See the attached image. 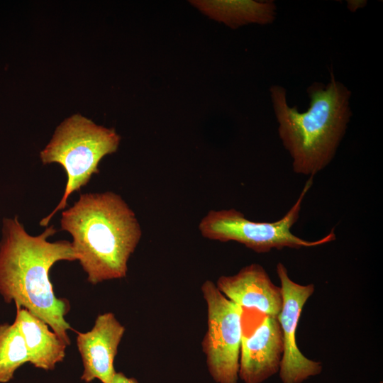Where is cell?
Segmentation results:
<instances>
[{
    "instance_id": "obj_1",
    "label": "cell",
    "mask_w": 383,
    "mask_h": 383,
    "mask_svg": "<svg viewBox=\"0 0 383 383\" xmlns=\"http://www.w3.org/2000/svg\"><path fill=\"white\" fill-rule=\"evenodd\" d=\"M57 230L50 226L38 235H30L18 217L4 218L0 240V295L6 303L26 309L38 317L67 345L72 330L65 316L69 301L55 296L50 270L61 260H77L72 243L50 242Z\"/></svg>"
},
{
    "instance_id": "obj_2",
    "label": "cell",
    "mask_w": 383,
    "mask_h": 383,
    "mask_svg": "<svg viewBox=\"0 0 383 383\" xmlns=\"http://www.w3.org/2000/svg\"><path fill=\"white\" fill-rule=\"evenodd\" d=\"M61 229L72 236L77 260L92 284L126 276L142 237L134 211L113 192L81 194L62 211Z\"/></svg>"
},
{
    "instance_id": "obj_3",
    "label": "cell",
    "mask_w": 383,
    "mask_h": 383,
    "mask_svg": "<svg viewBox=\"0 0 383 383\" xmlns=\"http://www.w3.org/2000/svg\"><path fill=\"white\" fill-rule=\"evenodd\" d=\"M270 91L279 136L294 172L313 177L331 162L345 133L352 115L351 92L331 72L326 86L314 82L309 87V107L300 113L288 105L284 87L273 85Z\"/></svg>"
},
{
    "instance_id": "obj_4",
    "label": "cell",
    "mask_w": 383,
    "mask_h": 383,
    "mask_svg": "<svg viewBox=\"0 0 383 383\" xmlns=\"http://www.w3.org/2000/svg\"><path fill=\"white\" fill-rule=\"evenodd\" d=\"M121 137L113 128L96 125L80 114L65 119L56 128L52 139L40 152L43 164L57 162L64 168L67 180L64 194L56 208L40 221L47 226L60 210L66 208L67 199L85 186L106 155L115 152Z\"/></svg>"
},
{
    "instance_id": "obj_5",
    "label": "cell",
    "mask_w": 383,
    "mask_h": 383,
    "mask_svg": "<svg viewBox=\"0 0 383 383\" xmlns=\"http://www.w3.org/2000/svg\"><path fill=\"white\" fill-rule=\"evenodd\" d=\"M313 176L309 177L293 206L277 221H253L234 208L210 210L201 219L199 231L207 239L237 242L257 253L285 248H312L333 241L335 240L333 230L323 238L312 241L301 238L292 232V228L299 220L304 199L313 185Z\"/></svg>"
},
{
    "instance_id": "obj_6",
    "label": "cell",
    "mask_w": 383,
    "mask_h": 383,
    "mask_svg": "<svg viewBox=\"0 0 383 383\" xmlns=\"http://www.w3.org/2000/svg\"><path fill=\"white\" fill-rule=\"evenodd\" d=\"M207 307L202 341L209 373L216 383H238L243 309L227 299L211 280L201 286Z\"/></svg>"
},
{
    "instance_id": "obj_7",
    "label": "cell",
    "mask_w": 383,
    "mask_h": 383,
    "mask_svg": "<svg viewBox=\"0 0 383 383\" xmlns=\"http://www.w3.org/2000/svg\"><path fill=\"white\" fill-rule=\"evenodd\" d=\"M276 272L280 282L282 306L277 318L282 333L284 350L279 370L282 383H302L323 370L322 363L306 357L296 343V329L302 310L315 291L313 284L293 281L285 265L278 262Z\"/></svg>"
},
{
    "instance_id": "obj_8",
    "label": "cell",
    "mask_w": 383,
    "mask_h": 383,
    "mask_svg": "<svg viewBox=\"0 0 383 383\" xmlns=\"http://www.w3.org/2000/svg\"><path fill=\"white\" fill-rule=\"evenodd\" d=\"M124 333L125 327L111 312L99 315L90 331L77 332V346L84 367L82 380L88 383L96 379L111 383L116 372L114 359Z\"/></svg>"
},
{
    "instance_id": "obj_9",
    "label": "cell",
    "mask_w": 383,
    "mask_h": 383,
    "mask_svg": "<svg viewBox=\"0 0 383 383\" xmlns=\"http://www.w3.org/2000/svg\"><path fill=\"white\" fill-rule=\"evenodd\" d=\"M284 350L277 317L265 316L252 333L242 338L238 377L244 383H262L279 372Z\"/></svg>"
},
{
    "instance_id": "obj_10",
    "label": "cell",
    "mask_w": 383,
    "mask_h": 383,
    "mask_svg": "<svg viewBox=\"0 0 383 383\" xmlns=\"http://www.w3.org/2000/svg\"><path fill=\"white\" fill-rule=\"evenodd\" d=\"M216 286L227 299L243 309H255L264 316L274 317L281 311V287L273 283L260 264L248 265L233 275H222L218 278Z\"/></svg>"
},
{
    "instance_id": "obj_11",
    "label": "cell",
    "mask_w": 383,
    "mask_h": 383,
    "mask_svg": "<svg viewBox=\"0 0 383 383\" xmlns=\"http://www.w3.org/2000/svg\"><path fill=\"white\" fill-rule=\"evenodd\" d=\"M17 322L27 348L29 363L45 370H54L65 357L66 343L48 325L26 309L16 306Z\"/></svg>"
},
{
    "instance_id": "obj_12",
    "label": "cell",
    "mask_w": 383,
    "mask_h": 383,
    "mask_svg": "<svg viewBox=\"0 0 383 383\" xmlns=\"http://www.w3.org/2000/svg\"><path fill=\"white\" fill-rule=\"evenodd\" d=\"M192 3L211 18L233 28L251 23L269 24L276 16V6L272 1H192Z\"/></svg>"
},
{
    "instance_id": "obj_13",
    "label": "cell",
    "mask_w": 383,
    "mask_h": 383,
    "mask_svg": "<svg viewBox=\"0 0 383 383\" xmlns=\"http://www.w3.org/2000/svg\"><path fill=\"white\" fill-rule=\"evenodd\" d=\"M27 362L28 353L17 322L0 324V383L10 382L15 372Z\"/></svg>"
},
{
    "instance_id": "obj_14",
    "label": "cell",
    "mask_w": 383,
    "mask_h": 383,
    "mask_svg": "<svg viewBox=\"0 0 383 383\" xmlns=\"http://www.w3.org/2000/svg\"><path fill=\"white\" fill-rule=\"evenodd\" d=\"M111 383H138L134 378L126 377L122 372H116Z\"/></svg>"
},
{
    "instance_id": "obj_15",
    "label": "cell",
    "mask_w": 383,
    "mask_h": 383,
    "mask_svg": "<svg viewBox=\"0 0 383 383\" xmlns=\"http://www.w3.org/2000/svg\"><path fill=\"white\" fill-rule=\"evenodd\" d=\"M365 2L363 1H348V7L351 11H355L357 9L364 6Z\"/></svg>"
},
{
    "instance_id": "obj_16",
    "label": "cell",
    "mask_w": 383,
    "mask_h": 383,
    "mask_svg": "<svg viewBox=\"0 0 383 383\" xmlns=\"http://www.w3.org/2000/svg\"><path fill=\"white\" fill-rule=\"evenodd\" d=\"M379 383H383V382H382V381H381V382H379Z\"/></svg>"
}]
</instances>
